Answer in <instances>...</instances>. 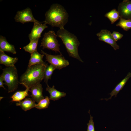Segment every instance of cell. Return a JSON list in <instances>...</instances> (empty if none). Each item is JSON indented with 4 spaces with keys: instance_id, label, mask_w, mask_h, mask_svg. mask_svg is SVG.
Masks as SVG:
<instances>
[{
    "instance_id": "obj_1",
    "label": "cell",
    "mask_w": 131,
    "mask_h": 131,
    "mask_svg": "<svg viewBox=\"0 0 131 131\" xmlns=\"http://www.w3.org/2000/svg\"><path fill=\"white\" fill-rule=\"evenodd\" d=\"M45 19L43 23L52 26L64 28L68 21L69 15L64 8L57 3L52 4L46 12Z\"/></svg>"
},
{
    "instance_id": "obj_2",
    "label": "cell",
    "mask_w": 131,
    "mask_h": 131,
    "mask_svg": "<svg viewBox=\"0 0 131 131\" xmlns=\"http://www.w3.org/2000/svg\"><path fill=\"white\" fill-rule=\"evenodd\" d=\"M47 65L36 64L28 67L20 77V84L30 88L40 83L44 79L45 68Z\"/></svg>"
},
{
    "instance_id": "obj_3",
    "label": "cell",
    "mask_w": 131,
    "mask_h": 131,
    "mask_svg": "<svg viewBox=\"0 0 131 131\" xmlns=\"http://www.w3.org/2000/svg\"><path fill=\"white\" fill-rule=\"evenodd\" d=\"M57 34L61 40L69 56L83 62L78 52V48L80 43L77 37L65 28L59 29Z\"/></svg>"
},
{
    "instance_id": "obj_4",
    "label": "cell",
    "mask_w": 131,
    "mask_h": 131,
    "mask_svg": "<svg viewBox=\"0 0 131 131\" xmlns=\"http://www.w3.org/2000/svg\"><path fill=\"white\" fill-rule=\"evenodd\" d=\"M2 70L0 76L3 77L5 84L8 87V92L14 91L17 89L19 83L16 67L15 66L7 67Z\"/></svg>"
},
{
    "instance_id": "obj_5",
    "label": "cell",
    "mask_w": 131,
    "mask_h": 131,
    "mask_svg": "<svg viewBox=\"0 0 131 131\" xmlns=\"http://www.w3.org/2000/svg\"><path fill=\"white\" fill-rule=\"evenodd\" d=\"M57 36L54 31L50 30L45 33L41 40V47L42 49H47L54 51L55 52L60 51V44L57 39Z\"/></svg>"
},
{
    "instance_id": "obj_6",
    "label": "cell",
    "mask_w": 131,
    "mask_h": 131,
    "mask_svg": "<svg viewBox=\"0 0 131 131\" xmlns=\"http://www.w3.org/2000/svg\"><path fill=\"white\" fill-rule=\"evenodd\" d=\"M41 53L45 56L46 61L53 66L56 69L60 70L68 66L69 63L61 53L59 55L49 54L41 50Z\"/></svg>"
},
{
    "instance_id": "obj_7",
    "label": "cell",
    "mask_w": 131,
    "mask_h": 131,
    "mask_svg": "<svg viewBox=\"0 0 131 131\" xmlns=\"http://www.w3.org/2000/svg\"><path fill=\"white\" fill-rule=\"evenodd\" d=\"M15 21L24 24L26 23H34L37 21L34 17L32 10L29 8L18 11L14 17Z\"/></svg>"
},
{
    "instance_id": "obj_8",
    "label": "cell",
    "mask_w": 131,
    "mask_h": 131,
    "mask_svg": "<svg viewBox=\"0 0 131 131\" xmlns=\"http://www.w3.org/2000/svg\"><path fill=\"white\" fill-rule=\"evenodd\" d=\"M99 40L103 41L110 45L115 50L119 49V46L118 45L116 41L114 39L112 33L109 30L106 29H103L97 34Z\"/></svg>"
},
{
    "instance_id": "obj_9",
    "label": "cell",
    "mask_w": 131,
    "mask_h": 131,
    "mask_svg": "<svg viewBox=\"0 0 131 131\" xmlns=\"http://www.w3.org/2000/svg\"><path fill=\"white\" fill-rule=\"evenodd\" d=\"M48 27L46 24H42L38 20L34 23L33 27L28 37L30 41L37 39H39L41 34L44 29Z\"/></svg>"
},
{
    "instance_id": "obj_10",
    "label": "cell",
    "mask_w": 131,
    "mask_h": 131,
    "mask_svg": "<svg viewBox=\"0 0 131 131\" xmlns=\"http://www.w3.org/2000/svg\"><path fill=\"white\" fill-rule=\"evenodd\" d=\"M32 98L38 103L44 97L42 94L43 88L40 83H38L32 87L30 88Z\"/></svg>"
},
{
    "instance_id": "obj_11",
    "label": "cell",
    "mask_w": 131,
    "mask_h": 131,
    "mask_svg": "<svg viewBox=\"0 0 131 131\" xmlns=\"http://www.w3.org/2000/svg\"><path fill=\"white\" fill-rule=\"evenodd\" d=\"M18 59L17 57H12L6 54L4 52L0 51V64L7 67L15 66Z\"/></svg>"
},
{
    "instance_id": "obj_12",
    "label": "cell",
    "mask_w": 131,
    "mask_h": 131,
    "mask_svg": "<svg viewBox=\"0 0 131 131\" xmlns=\"http://www.w3.org/2000/svg\"><path fill=\"white\" fill-rule=\"evenodd\" d=\"M131 77V73L130 72L128 73L126 76L116 85L111 92L108 94L110 95V98L107 99H102L101 100L105 99L107 101L109 99H111L112 97L113 96H115V97H116L117 94L120 91L122 90L127 81Z\"/></svg>"
},
{
    "instance_id": "obj_13",
    "label": "cell",
    "mask_w": 131,
    "mask_h": 131,
    "mask_svg": "<svg viewBox=\"0 0 131 131\" xmlns=\"http://www.w3.org/2000/svg\"><path fill=\"white\" fill-rule=\"evenodd\" d=\"M0 51L7 52L16 54V52L14 46L9 43L5 37L0 36Z\"/></svg>"
},
{
    "instance_id": "obj_14",
    "label": "cell",
    "mask_w": 131,
    "mask_h": 131,
    "mask_svg": "<svg viewBox=\"0 0 131 131\" xmlns=\"http://www.w3.org/2000/svg\"><path fill=\"white\" fill-rule=\"evenodd\" d=\"M44 55L40 53L37 50L31 54L28 67L36 64L46 65L47 64L44 62L43 59Z\"/></svg>"
},
{
    "instance_id": "obj_15",
    "label": "cell",
    "mask_w": 131,
    "mask_h": 131,
    "mask_svg": "<svg viewBox=\"0 0 131 131\" xmlns=\"http://www.w3.org/2000/svg\"><path fill=\"white\" fill-rule=\"evenodd\" d=\"M119 12L121 16H131V1H123L120 4L118 7Z\"/></svg>"
},
{
    "instance_id": "obj_16",
    "label": "cell",
    "mask_w": 131,
    "mask_h": 131,
    "mask_svg": "<svg viewBox=\"0 0 131 131\" xmlns=\"http://www.w3.org/2000/svg\"><path fill=\"white\" fill-rule=\"evenodd\" d=\"M46 90L49 93L50 100L53 101L57 100L66 96V93L64 92H61L57 90L53 85L52 87H50L47 84Z\"/></svg>"
},
{
    "instance_id": "obj_17",
    "label": "cell",
    "mask_w": 131,
    "mask_h": 131,
    "mask_svg": "<svg viewBox=\"0 0 131 131\" xmlns=\"http://www.w3.org/2000/svg\"><path fill=\"white\" fill-rule=\"evenodd\" d=\"M36 104L35 101L32 98H26L24 100L19 102L16 104V106H20L25 111L35 107Z\"/></svg>"
},
{
    "instance_id": "obj_18",
    "label": "cell",
    "mask_w": 131,
    "mask_h": 131,
    "mask_svg": "<svg viewBox=\"0 0 131 131\" xmlns=\"http://www.w3.org/2000/svg\"><path fill=\"white\" fill-rule=\"evenodd\" d=\"M25 87L26 89L25 90L17 91L10 97L12 98V101H21L28 95V92L30 91V88L27 86Z\"/></svg>"
},
{
    "instance_id": "obj_19",
    "label": "cell",
    "mask_w": 131,
    "mask_h": 131,
    "mask_svg": "<svg viewBox=\"0 0 131 131\" xmlns=\"http://www.w3.org/2000/svg\"><path fill=\"white\" fill-rule=\"evenodd\" d=\"M39 39H37L30 41V43L28 45L23 47L25 51L31 54L37 51Z\"/></svg>"
},
{
    "instance_id": "obj_20",
    "label": "cell",
    "mask_w": 131,
    "mask_h": 131,
    "mask_svg": "<svg viewBox=\"0 0 131 131\" xmlns=\"http://www.w3.org/2000/svg\"><path fill=\"white\" fill-rule=\"evenodd\" d=\"M119 12L114 9L106 13L105 16L107 18L111 21V24H113L120 17Z\"/></svg>"
},
{
    "instance_id": "obj_21",
    "label": "cell",
    "mask_w": 131,
    "mask_h": 131,
    "mask_svg": "<svg viewBox=\"0 0 131 131\" xmlns=\"http://www.w3.org/2000/svg\"><path fill=\"white\" fill-rule=\"evenodd\" d=\"M55 67L52 65L50 64L46 66L45 69L44 79L45 83L48 84L49 79H51V77L54 71L56 69Z\"/></svg>"
},
{
    "instance_id": "obj_22",
    "label": "cell",
    "mask_w": 131,
    "mask_h": 131,
    "mask_svg": "<svg viewBox=\"0 0 131 131\" xmlns=\"http://www.w3.org/2000/svg\"><path fill=\"white\" fill-rule=\"evenodd\" d=\"M116 26H119L125 31L131 28V19L126 20L120 17V20Z\"/></svg>"
},
{
    "instance_id": "obj_23",
    "label": "cell",
    "mask_w": 131,
    "mask_h": 131,
    "mask_svg": "<svg viewBox=\"0 0 131 131\" xmlns=\"http://www.w3.org/2000/svg\"><path fill=\"white\" fill-rule=\"evenodd\" d=\"M50 99L48 96L41 100L37 104H36L35 107L41 109L47 108L50 103Z\"/></svg>"
},
{
    "instance_id": "obj_24",
    "label": "cell",
    "mask_w": 131,
    "mask_h": 131,
    "mask_svg": "<svg viewBox=\"0 0 131 131\" xmlns=\"http://www.w3.org/2000/svg\"><path fill=\"white\" fill-rule=\"evenodd\" d=\"M88 112L90 115V120L89 121V122L87 124L88 127L87 131H95L94 123L93 120V117L90 115V110Z\"/></svg>"
},
{
    "instance_id": "obj_25",
    "label": "cell",
    "mask_w": 131,
    "mask_h": 131,
    "mask_svg": "<svg viewBox=\"0 0 131 131\" xmlns=\"http://www.w3.org/2000/svg\"><path fill=\"white\" fill-rule=\"evenodd\" d=\"M112 34L114 39L116 41L121 39L123 36V34L116 31H114Z\"/></svg>"
},
{
    "instance_id": "obj_26",
    "label": "cell",
    "mask_w": 131,
    "mask_h": 131,
    "mask_svg": "<svg viewBox=\"0 0 131 131\" xmlns=\"http://www.w3.org/2000/svg\"><path fill=\"white\" fill-rule=\"evenodd\" d=\"M3 81L4 80L3 77L1 76H0V87H2L4 89H5L3 86L4 84H5V83L3 82Z\"/></svg>"
}]
</instances>
